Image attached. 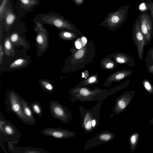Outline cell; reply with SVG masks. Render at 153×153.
I'll return each instance as SVG.
<instances>
[{
  "label": "cell",
  "mask_w": 153,
  "mask_h": 153,
  "mask_svg": "<svg viewBox=\"0 0 153 153\" xmlns=\"http://www.w3.org/2000/svg\"><path fill=\"white\" fill-rule=\"evenodd\" d=\"M103 101H98L91 109L86 110L82 106L79 107L81 118L80 125L86 134L95 130L100 123V110Z\"/></svg>",
  "instance_id": "1"
},
{
  "label": "cell",
  "mask_w": 153,
  "mask_h": 153,
  "mask_svg": "<svg viewBox=\"0 0 153 153\" xmlns=\"http://www.w3.org/2000/svg\"><path fill=\"white\" fill-rule=\"evenodd\" d=\"M34 21L51 25L58 29L80 33L73 22L65 19L64 16L54 12L37 15L33 19V22Z\"/></svg>",
  "instance_id": "2"
},
{
  "label": "cell",
  "mask_w": 153,
  "mask_h": 153,
  "mask_svg": "<svg viewBox=\"0 0 153 153\" xmlns=\"http://www.w3.org/2000/svg\"><path fill=\"white\" fill-rule=\"evenodd\" d=\"M130 5L120 7L115 11L110 12L107 15L100 26L108 27L112 30L120 27L126 21Z\"/></svg>",
  "instance_id": "3"
},
{
  "label": "cell",
  "mask_w": 153,
  "mask_h": 153,
  "mask_svg": "<svg viewBox=\"0 0 153 153\" xmlns=\"http://www.w3.org/2000/svg\"><path fill=\"white\" fill-rule=\"evenodd\" d=\"M70 100L73 102L79 101L83 102L104 101L111 94L101 93L100 91L91 90L82 88L70 91Z\"/></svg>",
  "instance_id": "4"
},
{
  "label": "cell",
  "mask_w": 153,
  "mask_h": 153,
  "mask_svg": "<svg viewBox=\"0 0 153 153\" xmlns=\"http://www.w3.org/2000/svg\"><path fill=\"white\" fill-rule=\"evenodd\" d=\"M21 97L16 91H10L6 94L5 104L10 111L15 114L21 121L27 125H32L23 111L20 102Z\"/></svg>",
  "instance_id": "5"
},
{
  "label": "cell",
  "mask_w": 153,
  "mask_h": 153,
  "mask_svg": "<svg viewBox=\"0 0 153 153\" xmlns=\"http://www.w3.org/2000/svg\"><path fill=\"white\" fill-rule=\"evenodd\" d=\"M49 108L52 116L63 123H68L72 118L71 111L58 101H50Z\"/></svg>",
  "instance_id": "6"
},
{
  "label": "cell",
  "mask_w": 153,
  "mask_h": 153,
  "mask_svg": "<svg viewBox=\"0 0 153 153\" xmlns=\"http://www.w3.org/2000/svg\"><path fill=\"white\" fill-rule=\"evenodd\" d=\"M139 15L140 27L146 40L145 46H147L153 37V21L147 11H142Z\"/></svg>",
  "instance_id": "7"
},
{
  "label": "cell",
  "mask_w": 153,
  "mask_h": 153,
  "mask_svg": "<svg viewBox=\"0 0 153 153\" xmlns=\"http://www.w3.org/2000/svg\"><path fill=\"white\" fill-rule=\"evenodd\" d=\"M140 17L139 15L134 22L131 36L133 42L137 50L139 59L141 60L143 55L146 40L140 30L139 24Z\"/></svg>",
  "instance_id": "8"
},
{
  "label": "cell",
  "mask_w": 153,
  "mask_h": 153,
  "mask_svg": "<svg viewBox=\"0 0 153 153\" xmlns=\"http://www.w3.org/2000/svg\"><path fill=\"white\" fill-rule=\"evenodd\" d=\"M114 137V134L111 131H102L92 139L88 140L84 148L86 150L98 145L106 143L113 140Z\"/></svg>",
  "instance_id": "9"
},
{
  "label": "cell",
  "mask_w": 153,
  "mask_h": 153,
  "mask_svg": "<svg viewBox=\"0 0 153 153\" xmlns=\"http://www.w3.org/2000/svg\"><path fill=\"white\" fill-rule=\"evenodd\" d=\"M44 135L56 138L67 139L74 137L76 134L70 130L62 128H47L41 131Z\"/></svg>",
  "instance_id": "10"
},
{
  "label": "cell",
  "mask_w": 153,
  "mask_h": 153,
  "mask_svg": "<svg viewBox=\"0 0 153 153\" xmlns=\"http://www.w3.org/2000/svg\"><path fill=\"white\" fill-rule=\"evenodd\" d=\"M6 137L8 143L17 144L22 136L19 130L10 121L2 127Z\"/></svg>",
  "instance_id": "11"
},
{
  "label": "cell",
  "mask_w": 153,
  "mask_h": 153,
  "mask_svg": "<svg viewBox=\"0 0 153 153\" xmlns=\"http://www.w3.org/2000/svg\"><path fill=\"white\" fill-rule=\"evenodd\" d=\"M7 149L12 153H50L42 148H38L27 146L20 147L16 146L15 143H8Z\"/></svg>",
  "instance_id": "12"
},
{
  "label": "cell",
  "mask_w": 153,
  "mask_h": 153,
  "mask_svg": "<svg viewBox=\"0 0 153 153\" xmlns=\"http://www.w3.org/2000/svg\"><path fill=\"white\" fill-rule=\"evenodd\" d=\"M48 34L41 31H37L36 40L38 45L37 54L43 53L47 50L48 45Z\"/></svg>",
  "instance_id": "13"
},
{
  "label": "cell",
  "mask_w": 153,
  "mask_h": 153,
  "mask_svg": "<svg viewBox=\"0 0 153 153\" xmlns=\"http://www.w3.org/2000/svg\"><path fill=\"white\" fill-rule=\"evenodd\" d=\"M20 102L21 104L24 112L28 120L31 124L33 125L36 123V120L33 115V113L28 103L22 97L20 98Z\"/></svg>",
  "instance_id": "14"
},
{
  "label": "cell",
  "mask_w": 153,
  "mask_h": 153,
  "mask_svg": "<svg viewBox=\"0 0 153 153\" xmlns=\"http://www.w3.org/2000/svg\"><path fill=\"white\" fill-rule=\"evenodd\" d=\"M116 60L118 63L125 64L131 67L135 65L134 59L128 54L121 53L117 55Z\"/></svg>",
  "instance_id": "15"
},
{
  "label": "cell",
  "mask_w": 153,
  "mask_h": 153,
  "mask_svg": "<svg viewBox=\"0 0 153 153\" xmlns=\"http://www.w3.org/2000/svg\"><path fill=\"white\" fill-rule=\"evenodd\" d=\"M4 17V27L7 30H8L15 22L16 17L11 10L9 8L5 10Z\"/></svg>",
  "instance_id": "16"
},
{
  "label": "cell",
  "mask_w": 153,
  "mask_h": 153,
  "mask_svg": "<svg viewBox=\"0 0 153 153\" xmlns=\"http://www.w3.org/2000/svg\"><path fill=\"white\" fill-rule=\"evenodd\" d=\"M10 35H8L4 39V52L7 56H13L15 51L14 48V45L11 42L10 38Z\"/></svg>",
  "instance_id": "17"
},
{
  "label": "cell",
  "mask_w": 153,
  "mask_h": 153,
  "mask_svg": "<svg viewBox=\"0 0 153 153\" xmlns=\"http://www.w3.org/2000/svg\"><path fill=\"white\" fill-rule=\"evenodd\" d=\"M10 38L11 42L14 46L22 45L26 48L27 46L26 42L20 36L19 33L17 32L12 33L10 35Z\"/></svg>",
  "instance_id": "18"
},
{
  "label": "cell",
  "mask_w": 153,
  "mask_h": 153,
  "mask_svg": "<svg viewBox=\"0 0 153 153\" xmlns=\"http://www.w3.org/2000/svg\"><path fill=\"white\" fill-rule=\"evenodd\" d=\"M39 82L42 89L45 91L48 92L49 94L53 92L54 90V86L50 81L43 79L40 80Z\"/></svg>",
  "instance_id": "19"
},
{
  "label": "cell",
  "mask_w": 153,
  "mask_h": 153,
  "mask_svg": "<svg viewBox=\"0 0 153 153\" xmlns=\"http://www.w3.org/2000/svg\"><path fill=\"white\" fill-rule=\"evenodd\" d=\"M30 106L33 113L39 117H41L43 114V109L40 103L33 102L30 103Z\"/></svg>",
  "instance_id": "20"
},
{
  "label": "cell",
  "mask_w": 153,
  "mask_h": 153,
  "mask_svg": "<svg viewBox=\"0 0 153 153\" xmlns=\"http://www.w3.org/2000/svg\"><path fill=\"white\" fill-rule=\"evenodd\" d=\"M28 63V61L24 58H18L11 63L9 67L11 68H22Z\"/></svg>",
  "instance_id": "21"
},
{
  "label": "cell",
  "mask_w": 153,
  "mask_h": 153,
  "mask_svg": "<svg viewBox=\"0 0 153 153\" xmlns=\"http://www.w3.org/2000/svg\"><path fill=\"white\" fill-rule=\"evenodd\" d=\"M22 7L26 9H29L39 4V0H19Z\"/></svg>",
  "instance_id": "22"
},
{
  "label": "cell",
  "mask_w": 153,
  "mask_h": 153,
  "mask_svg": "<svg viewBox=\"0 0 153 153\" xmlns=\"http://www.w3.org/2000/svg\"><path fill=\"white\" fill-rule=\"evenodd\" d=\"M145 61L146 63V67L147 68L153 65V47L148 51Z\"/></svg>",
  "instance_id": "23"
},
{
  "label": "cell",
  "mask_w": 153,
  "mask_h": 153,
  "mask_svg": "<svg viewBox=\"0 0 153 153\" xmlns=\"http://www.w3.org/2000/svg\"><path fill=\"white\" fill-rule=\"evenodd\" d=\"M59 36L63 39H69L74 38L75 35L72 32L62 30L59 32Z\"/></svg>",
  "instance_id": "24"
},
{
  "label": "cell",
  "mask_w": 153,
  "mask_h": 153,
  "mask_svg": "<svg viewBox=\"0 0 153 153\" xmlns=\"http://www.w3.org/2000/svg\"><path fill=\"white\" fill-rule=\"evenodd\" d=\"M33 22L35 24L34 29L35 31H41L48 34V31L43 26L42 23L39 22L34 21Z\"/></svg>",
  "instance_id": "25"
},
{
  "label": "cell",
  "mask_w": 153,
  "mask_h": 153,
  "mask_svg": "<svg viewBox=\"0 0 153 153\" xmlns=\"http://www.w3.org/2000/svg\"><path fill=\"white\" fill-rule=\"evenodd\" d=\"M149 14L153 21V2L151 0H145Z\"/></svg>",
  "instance_id": "26"
},
{
  "label": "cell",
  "mask_w": 153,
  "mask_h": 153,
  "mask_svg": "<svg viewBox=\"0 0 153 153\" xmlns=\"http://www.w3.org/2000/svg\"><path fill=\"white\" fill-rule=\"evenodd\" d=\"M8 0H3L2 3H1L0 6V21L1 20V19L4 17V13L5 8L7 3Z\"/></svg>",
  "instance_id": "27"
},
{
  "label": "cell",
  "mask_w": 153,
  "mask_h": 153,
  "mask_svg": "<svg viewBox=\"0 0 153 153\" xmlns=\"http://www.w3.org/2000/svg\"><path fill=\"white\" fill-rule=\"evenodd\" d=\"M142 83L144 88L149 91H152L153 90V86L150 81L147 79H143Z\"/></svg>",
  "instance_id": "28"
},
{
  "label": "cell",
  "mask_w": 153,
  "mask_h": 153,
  "mask_svg": "<svg viewBox=\"0 0 153 153\" xmlns=\"http://www.w3.org/2000/svg\"><path fill=\"white\" fill-rule=\"evenodd\" d=\"M4 48L3 45L0 40V65L2 63L4 55Z\"/></svg>",
  "instance_id": "29"
},
{
  "label": "cell",
  "mask_w": 153,
  "mask_h": 153,
  "mask_svg": "<svg viewBox=\"0 0 153 153\" xmlns=\"http://www.w3.org/2000/svg\"><path fill=\"white\" fill-rule=\"evenodd\" d=\"M84 51L82 49H81L75 53V57L76 59H79L81 58L83 55Z\"/></svg>",
  "instance_id": "30"
},
{
  "label": "cell",
  "mask_w": 153,
  "mask_h": 153,
  "mask_svg": "<svg viewBox=\"0 0 153 153\" xmlns=\"http://www.w3.org/2000/svg\"><path fill=\"white\" fill-rule=\"evenodd\" d=\"M8 120L4 118L1 115V112L0 114V127H3L5 125Z\"/></svg>",
  "instance_id": "31"
},
{
  "label": "cell",
  "mask_w": 153,
  "mask_h": 153,
  "mask_svg": "<svg viewBox=\"0 0 153 153\" xmlns=\"http://www.w3.org/2000/svg\"><path fill=\"white\" fill-rule=\"evenodd\" d=\"M72 1L75 5L79 6L83 4L84 0H72Z\"/></svg>",
  "instance_id": "32"
},
{
  "label": "cell",
  "mask_w": 153,
  "mask_h": 153,
  "mask_svg": "<svg viewBox=\"0 0 153 153\" xmlns=\"http://www.w3.org/2000/svg\"><path fill=\"white\" fill-rule=\"evenodd\" d=\"M114 65L113 63L109 62L107 63L105 65V67L107 68L110 69L113 68Z\"/></svg>",
  "instance_id": "33"
},
{
  "label": "cell",
  "mask_w": 153,
  "mask_h": 153,
  "mask_svg": "<svg viewBox=\"0 0 153 153\" xmlns=\"http://www.w3.org/2000/svg\"><path fill=\"white\" fill-rule=\"evenodd\" d=\"M96 78L94 76L92 77L88 80V84H91L94 82L96 81Z\"/></svg>",
  "instance_id": "34"
},
{
  "label": "cell",
  "mask_w": 153,
  "mask_h": 153,
  "mask_svg": "<svg viewBox=\"0 0 153 153\" xmlns=\"http://www.w3.org/2000/svg\"><path fill=\"white\" fill-rule=\"evenodd\" d=\"M147 69L148 72L149 74L153 75V65Z\"/></svg>",
  "instance_id": "35"
},
{
  "label": "cell",
  "mask_w": 153,
  "mask_h": 153,
  "mask_svg": "<svg viewBox=\"0 0 153 153\" xmlns=\"http://www.w3.org/2000/svg\"><path fill=\"white\" fill-rule=\"evenodd\" d=\"M75 45L76 48L78 49H80L82 47L80 42L78 41H77L76 42Z\"/></svg>",
  "instance_id": "36"
},
{
  "label": "cell",
  "mask_w": 153,
  "mask_h": 153,
  "mask_svg": "<svg viewBox=\"0 0 153 153\" xmlns=\"http://www.w3.org/2000/svg\"><path fill=\"white\" fill-rule=\"evenodd\" d=\"M131 142L132 143H134L136 142V137L134 135L132 136L131 138Z\"/></svg>",
  "instance_id": "37"
},
{
  "label": "cell",
  "mask_w": 153,
  "mask_h": 153,
  "mask_svg": "<svg viewBox=\"0 0 153 153\" xmlns=\"http://www.w3.org/2000/svg\"><path fill=\"white\" fill-rule=\"evenodd\" d=\"M82 40L83 42L85 43H86L87 42V40L86 38L85 37H83L82 38Z\"/></svg>",
  "instance_id": "38"
}]
</instances>
